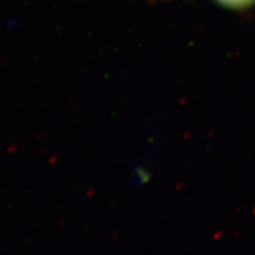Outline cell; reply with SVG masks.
<instances>
[{
	"label": "cell",
	"instance_id": "1",
	"mask_svg": "<svg viewBox=\"0 0 255 255\" xmlns=\"http://www.w3.org/2000/svg\"><path fill=\"white\" fill-rule=\"evenodd\" d=\"M218 1L231 9H245L255 3V0H218Z\"/></svg>",
	"mask_w": 255,
	"mask_h": 255
}]
</instances>
